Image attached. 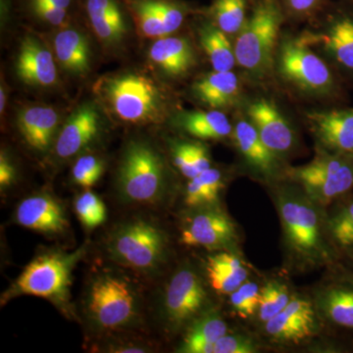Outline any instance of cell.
<instances>
[{
	"mask_svg": "<svg viewBox=\"0 0 353 353\" xmlns=\"http://www.w3.org/2000/svg\"><path fill=\"white\" fill-rule=\"evenodd\" d=\"M206 273L209 284L216 292L230 296L246 280L250 270L234 252L222 250L208 257Z\"/></svg>",
	"mask_w": 353,
	"mask_h": 353,
	"instance_id": "obj_27",
	"label": "cell"
},
{
	"mask_svg": "<svg viewBox=\"0 0 353 353\" xmlns=\"http://www.w3.org/2000/svg\"><path fill=\"white\" fill-rule=\"evenodd\" d=\"M53 52L61 68L75 77H85L92 69V48L78 28H60L53 39Z\"/></svg>",
	"mask_w": 353,
	"mask_h": 353,
	"instance_id": "obj_23",
	"label": "cell"
},
{
	"mask_svg": "<svg viewBox=\"0 0 353 353\" xmlns=\"http://www.w3.org/2000/svg\"><path fill=\"white\" fill-rule=\"evenodd\" d=\"M248 115L265 145L279 157L284 160L296 150V132L273 102L256 99L248 106Z\"/></svg>",
	"mask_w": 353,
	"mask_h": 353,
	"instance_id": "obj_17",
	"label": "cell"
},
{
	"mask_svg": "<svg viewBox=\"0 0 353 353\" xmlns=\"http://www.w3.org/2000/svg\"><path fill=\"white\" fill-rule=\"evenodd\" d=\"M322 57L301 38L287 37L278 44L275 67L281 78L299 92L314 97H338L340 83Z\"/></svg>",
	"mask_w": 353,
	"mask_h": 353,
	"instance_id": "obj_8",
	"label": "cell"
},
{
	"mask_svg": "<svg viewBox=\"0 0 353 353\" xmlns=\"http://www.w3.org/2000/svg\"><path fill=\"white\" fill-rule=\"evenodd\" d=\"M75 211L79 220L88 229L101 226L108 218L105 204L90 190L77 197Z\"/></svg>",
	"mask_w": 353,
	"mask_h": 353,
	"instance_id": "obj_37",
	"label": "cell"
},
{
	"mask_svg": "<svg viewBox=\"0 0 353 353\" xmlns=\"http://www.w3.org/2000/svg\"><path fill=\"white\" fill-rule=\"evenodd\" d=\"M287 178L327 208L353 188V157L316 148L307 164L287 169Z\"/></svg>",
	"mask_w": 353,
	"mask_h": 353,
	"instance_id": "obj_9",
	"label": "cell"
},
{
	"mask_svg": "<svg viewBox=\"0 0 353 353\" xmlns=\"http://www.w3.org/2000/svg\"><path fill=\"white\" fill-rule=\"evenodd\" d=\"M176 126L199 139H224L231 136L234 128L226 114L217 109L183 111L174 119Z\"/></svg>",
	"mask_w": 353,
	"mask_h": 353,
	"instance_id": "obj_29",
	"label": "cell"
},
{
	"mask_svg": "<svg viewBox=\"0 0 353 353\" xmlns=\"http://www.w3.org/2000/svg\"><path fill=\"white\" fill-rule=\"evenodd\" d=\"M7 103V94L6 88L1 85L0 88V113L3 114L6 111Z\"/></svg>",
	"mask_w": 353,
	"mask_h": 353,
	"instance_id": "obj_44",
	"label": "cell"
},
{
	"mask_svg": "<svg viewBox=\"0 0 353 353\" xmlns=\"http://www.w3.org/2000/svg\"><path fill=\"white\" fill-rule=\"evenodd\" d=\"M101 131V117L92 103L76 109L55 139L54 152L58 158L68 159L87 148Z\"/></svg>",
	"mask_w": 353,
	"mask_h": 353,
	"instance_id": "obj_19",
	"label": "cell"
},
{
	"mask_svg": "<svg viewBox=\"0 0 353 353\" xmlns=\"http://www.w3.org/2000/svg\"><path fill=\"white\" fill-rule=\"evenodd\" d=\"M192 92L211 109L229 108L236 104L240 97V81L233 71H214L196 80L192 85Z\"/></svg>",
	"mask_w": 353,
	"mask_h": 353,
	"instance_id": "obj_26",
	"label": "cell"
},
{
	"mask_svg": "<svg viewBox=\"0 0 353 353\" xmlns=\"http://www.w3.org/2000/svg\"><path fill=\"white\" fill-rule=\"evenodd\" d=\"M104 163L94 155H82L72 168V178L76 185L83 189H90L99 182L103 175Z\"/></svg>",
	"mask_w": 353,
	"mask_h": 353,
	"instance_id": "obj_40",
	"label": "cell"
},
{
	"mask_svg": "<svg viewBox=\"0 0 353 353\" xmlns=\"http://www.w3.org/2000/svg\"><path fill=\"white\" fill-rule=\"evenodd\" d=\"M318 148L353 157V108L312 111L306 116Z\"/></svg>",
	"mask_w": 353,
	"mask_h": 353,
	"instance_id": "obj_16",
	"label": "cell"
},
{
	"mask_svg": "<svg viewBox=\"0 0 353 353\" xmlns=\"http://www.w3.org/2000/svg\"><path fill=\"white\" fill-rule=\"evenodd\" d=\"M294 294L289 284L280 279L267 281L260 290V305L256 314L260 324H264L282 312Z\"/></svg>",
	"mask_w": 353,
	"mask_h": 353,
	"instance_id": "obj_33",
	"label": "cell"
},
{
	"mask_svg": "<svg viewBox=\"0 0 353 353\" xmlns=\"http://www.w3.org/2000/svg\"><path fill=\"white\" fill-rule=\"evenodd\" d=\"M125 2L139 34L143 38L154 41L178 31L194 10L182 0H125Z\"/></svg>",
	"mask_w": 353,
	"mask_h": 353,
	"instance_id": "obj_14",
	"label": "cell"
},
{
	"mask_svg": "<svg viewBox=\"0 0 353 353\" xmlns=\"http://www.w3.org/2000/svg\"><path fill=\"white\" fill-rule=\"evenodd\" d=\"M171 157L176 169L189 180L212 167L208 148L199 141H172Z\"/></svg>",
	"mask_w": 353,
	"mask_h": 353,
	"instance_id": "obj_32",
	"label": "cell"
},
{
	"mask_svg": "<svg viewBox=\"0 0 353 353\" xmlns=\"http://www.w3.org/2000/svg\"><path fill=\"white\" fill-rule=\"evenodd\" d=\"M116 185L121 199L128 203L161 201L169 185L164 157L148 141H130L121 158Z\"/></svg>",
	"mask_w": 353,
	"mask_h": 353,
	"instance_id": "obj_5",
	"label": "cell"
},
{
	"mask_svg": "<svg viewBox=\"0 0 353 353\" xmlns=\"http://www.w3.org/2000/svg\"><path fill=\"white\" fill-rule=\"evenodd\" d=\"M260 287L254 281L246 280L229 296V303L234 314L243 319L256 316L260 305Z\"/></svg>",
	"mask_w": 353,
	"mask_h": 353,
	"instance_id": "obj_36",
	"label": "cell"
},
{
	"mask_svg": "<svg viewBox=\"0 0 353 353\" xmlns=\"http://www.w3.org/2000/svg\"><path fill=\"white\" fill-rule=\"evenodd\" d=\"M46 1L73 12L74 7H75L79 0H46Z\"/></svg>",
	"mask_w": 353,
	"mask_h": 353,
	"instance_id": "obj_43",
	"label": "cell"
},
{
	"mask_svg": "<svg viewBox=\"0 0 353 353\" xmlns=\"http://www.w3.org/2000/svg\"><path fill=\"white\" fill-rule=\"evenodd\" d=\"M15 219L21 226L48 234L64 233L69 224L59 202L44 194L23 199L16 209Z\"/></svg>",
	"mask_w": 353,
	"mask_h": 353,
	"instance_id": "obj_22",
	"label": "cell"
},
{
	"mask_svg": "<svg viewBox=\"0 0 353 353\" xmlns=\"http://www.w3.org/2000/svg\"><path fill=\"white\" fill-rule=\"evenodd\" d=\"M208 12L211 21L227 34H238L248 20L245 0H214Z\"/></svg>",
	"mask_w": 353,
	"mask_h": 353,
	"instance_id": "obj_34",
	"label": "cell"
},
{
	"mask_svg": "<svg viewBox=\"0 0 353 353\" xmlns=\"http://www.w3.org/2000/svg\"><path fill=\"white\" fill-rule=\"evenodd\" d=\"M21 2L32 17L44 24L58 29L71 25L72 11L54 6L46 0H21Z\"/></svg>",
	"mask_w": 353,
	"mask_h": 353,
	"instance_id": "obj_38",
	"label": "cell"
},
{
	"mask_svg": "<svg viewBox=\"0 0 353 353\" xmlns=\"http://www.w3.org/2000/svg\"><path fill=\"white\" fill-rule=\"evenodd\" d=\"M261 347L260 341L252 334L229 332L209 345L204 353H255Z\"/></svg>",
	"mask_w": 353,
	"mask_h": 353,
	"instance_id": "obj_39",
	"label": "cell"
},
{
	"mask_svg": "<svg viewBox=\"0 0 353 353\" xmlns=\"http://www.w3.org/2000/svg\"><path fill=\"white\" fill-rule=\"evenodd\" d=\"M180 230L181 243L194 248L236 252L240 241L236 223L217 204L190 208Z\"/></svg>",
	"mask_w": 353,
	"mask_h": 353,
	"instance_id": "obj_11",
	"label": "cell"
},
{
	"mask_svg": "<svg viewBox=\"0 0 353 353\" xmlns=\"http://www.w3.org/2000/svg\"><path fill=\"white\" fill-rule=\"evenodd\" d=\"M17 124L26 143L34 150L46 152L55 143L59 115L50 106H31L21 111Z\"/></svg>",
	"mask_w": 353,
	"mask_h": 353,
	"instance_id": "obj_25",
	"label": "cell"
},
{
	"mask_svg": "<svg viewBox=\"0 0 353 353\" xmlns=\"http://www.w3.org/2000/svg\"><path fill=\"white\" fill-rule=\"evenodd\" d=\"M285 11L280 0H259L234 43L236 64L254 79H263L275 65Z\"/></svg>",
	"mask_w": 353,
	"mask_h": 353,
	"instance_id": "obj_3",
	"label": "cell"
},
{
	"mask_svg": "<svg viewBox=\"0 0 353 353\" xmlns=\"http://www.w3.org/2000/svg\"><path fill=\"white\" fill-rule=\"evenodd\" d=\"M199 43L212 68L217 72L233 71L236 64L234 48L227 34L212 22L202 23L199 29Z\"/></svg>",
	"mask_w": 353,
	"mask_h": 353,
	"instance_id": "obj_30",
	"label": "cell"
},
{
	"mask_svg": "<svg viewBox=\"0 0 353 353\" xmlns=\"http://www.w3.org/2000/svg\"><path fill=\"white\" fill-rule=\"evenodd\" d=\"M106 250L109 257L122 266L152 274L166 261L169 239L154 223L134 219L114 230L106 243Z\"/></svg>",
	"mask_w": 353,
	"mask_h": 353,
	"instance_id": "obj_7",
	"label": "cell"
},
{
	"mask_svg": "<svg viewBox=\"0 0 353 353\" xmlns=\"http://www.w3.org/2000/svg\"><path fill=\"white\" fill-rule=\"evenodd\" d=\"M229 332V325L220 311L208 307L187 327L176 352L204 353L209 345Z\"/></svg>",
	"mask_w": 353,
	"mask_h": 353,
	"instance_id": "obj_28",
	"label": "cell"
},
{
	"mask_svg": "<svg viewBox=\"0 0 353 353\" xmlns=\"http://www.w3.org/2000/svg\"><path fill=\"white\" fill-rule=\"evenodd\" d=\"M233 138L246 166L267 185H274L287 178L282 158L265 145L250 120H240L234 128Z\"/></svg>",
	"mask_w": 353,
	"mask_h": 353,
	"instance_id": "obj_15",
	"label": "cell"
},
{
	"mask_svg": "<svg viewBox=\"0 0 353 353\" xmlns=\"http://www.w3.org/2000/svg\"><path fill=\"white\" fill-rule=\"evenodd\" d=\"M310 297L322 323L353 330V285L323 281L316 285Z\"/></svg>",
	"mask_w": 353,
	"mask_h": 353,
	"instance_id": "obj_21",
	"label": "cell"
},
{
	"mask_svg": "<svg viewBox=\"0 0 353 353\" xmlns=\"http://www.w3.org/2000/svg\"><path fill=\"white\" fill-rule=\"evenodd\" d=\"M85 248L75 252H50L27 265L22 274L2 296V304L18 296L43 297L69 312L72 271L85 254Z\"/></svg>",
	"mask_w": 353,
	"mask_h": 353,
	"instance_id": "obj_6",
	"label": "cell"
},
{
	"mask_svg": "<svg viewBox=\"0 0 353 353\" xmlns=\"http://www.w3.org/2000/svg\"><path fill=\"white\" fill-rule=\"evenodd\" d=\"M54 54L39 39L26 36L16 57L15 70L23 83L34 87H52L57 82Z\"/></svg>",
	"mask_w": 353,
	"mask_h": 353,
	"instance_id": "obj_20",
	"label": "cell"
},
{
	"mask_svg": "<svg viewBox=\"0 0 353 353\" xmlns=\"http://www.w3.org/2000/svg\"><path fill=\"white\" fill-rule=\"evenodd\" d=\"M326 0H282L285 13L294 18H305L312 15L324 6Z\"/></svg>",
	"mask_w": 353,
	"mask_h": 353,
	"instance_id": "obj_41",
	"label": "cell"
},
{
	"mask_svg": "<svg viewBox=\"0 0 353 353\" xmlns=\"http://www.w3.org/2000/svg\"><path fill=\"white\" fill-rule=\"evenodd\" d=\"M99 101L123 123L154 124L164 120L168 97L152 77L126 71L101 77L94 85Z\"/></svg>",
	"mask_w": 353,
	"mask_h": 353,
	"instance_id": "obj_2",
	"label": "cell"
},
{
	"mask_svg": "<svg viewBox=\"0 0 353 353\" xmlns=\"http://www.w3.org/2000/svg\"><path fill=\"white\" fill-rule=\"evenodd\" d=\"M85 311L97 330L131 329L141 321V297L128 278L106 272L95 276L88 285Z\"/></svg>",
	"mask_w": 353,
	"mask_h": 353,
	"instance_id": "obj_4",
	"label": "cell"
},
{
	"mask_svg": "<svg viewBox=\"0 0 353 353\" xmlns=\"http://www.w3.org/2000/svg\"><path fill=\"white\" fill-rule=\"evenodd\" d=\"M208 294L199 272L190 264L181 266L166 285L161 316L169 331H180L209 307Z\"/></svg>",
	"mask_w": 353,
	"mask_h": 353,
	"instance_id": "obj_10",
	"label": "cell"
},
{
	"mask_svg": "<svg viewBox=\"0 0 353 353\" xmlns=\"http://www.w3.org/2000/svg\"><path fill=\"white\" fill-rule=\"evenodd\" d=\"M224 188L225 178L222 172L210 167L190 179L185 192V204L190 208L217 204Z\"/></svg>",
	"mask_w": 353,
	"mask_h": 353,
	"instance_id": "obj_31",
	"label": "cell"
},
{
	"mask_svg": "<svg viewBox=\"0 0 353 353\" xmlns=\"http://www.w3.org/2000/svg\"><path fill=\"white\" fill-rule=\"evenodd\" d=\"M343 75L353 78V0H347L331 9L316 32L301 37Z\"/></svg>",
	"mask_w": 353,
	"mask_h": 353,
	"instance_id": "obj_12",
	"label": "cell"
},
{
	"mask_svg": "<svg viewBox=\"0 0 353 353\" xmlns=\"http://www.w3.org/2000/svg\"><path fill=\"white\" fill-rule=\"evenodd\" d=\"M321 324L311 297L294 294L282 312L261 324L262 334L279 345H297L319 334Z\"/></svg>",
	"mask_w": 353,
	"mask_h": 353,
	"instance_id": "obj_13",
	"label": "cell"
},
{
	"mask_svg": "<svg viewBox=\"0 0 353 353\" xmlns=\"http://www.w3.org/2000/svg\"><path fill=\"white\" fill-rule=\"evenodd\" d=\"M270 194L282 228L288 272L306 273L334 263L336 246L330 234L327 208L288 178L271 185Z\"/></svg>",
	"mask_w": 353,
	"mask_h": 353,
	"instance_id": "obj_1",
	"label": "cell"
},
{
	"mask_svg": "<svg viewBox=\"0 0 353 353\" xmlns=\"http://www.w3.org/2000/svg\"><path fill=\"white\" fill-rule=\"evenodd\" d=\"M92 32L108 50L124 43L132 19L125 0H80Z\"/></svg>",
	"mask_w": 353,
	"mask_h": 353,
	"instance_id": "obj_18",
	"label": "cell"
},
{
	"mask_svg": "<svg viewBox=\"0 0 353 353\" xmlns=\"http://www.w3.org/2000/svg\"><path fill=\"white\" fill-rule=\"evenodd\" d=\"M16 170L12 162L7 157L6 152H2L0 155V187L1 190L12 185L15 180Z\"/></svg>",
	"mask_w": 353,
	"mask_h": 353,
	"instance_id": "obj_42",
	"label": "cell"
},
{
	"mask_svg": "<svg viewBox=\"0 0 353 353\" xmlns=\"http://www.w3.org/2000/svg\"><path fill=\"white\" fill-rule=\"evenodd\" d=\"M327 219L334 245L341 248H352L353 199L327 211Z\"/></svg>",
	"mask_w": 353,
	"mask_h": 353,
	"instance_id": "obj_35",
	"label": "cell"
},
{
	"mask_svg": "<svg viewBox=\"0 0 353 353\" xmlns=\"http://www.w3.org/2000/svg\"><path fill=\"white\" fill-rule=\"evenodd\" d=\"M152 63L165 75L185 76L196 65V55L189 39L181 37H163L155 39L148 50Z\"/></svg>",
	"mask_w": 353,
	"mask_h": 353,
	"instance_id": "obj_24",
	"label": "cell"
}]
</instances>
